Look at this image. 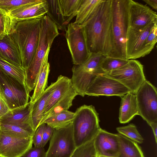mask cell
Instances as JSON below:
<instances>
[{"mask_svg": "<svg viewBox=\"0 0 157 157\" xmlns=\"http://www.w3.org/2000/svg\"><path fill=\"white\" fill-rule=\"evenodd\" d=\"M121 97L119 118L121 123L124 124L139 115V111L135 94L130 92Z\"/></svg>", "mask_w": 157, "mask_h": 157, "instance_id": "cell-19", "label": "cell"}, {"mask_svg": "<svg viewBox=\"0 0 157 157\" xmlns=\"http://www.w3.org/2000/svg\"><path fill=\"white\" fill-rule=\"evenodd\" d=\"M129 29H142L157 21V15L146 5L129 0L128 5Z\"/></svg>", "mask_w": 157, "mask_h": 157, "instance_id": "cell-14", "label": "cell"}, {"mask_svg": "<svg viewBox=\"0 0 157 157\" xmlns=\"http://www.w3.org/2000/svg\"><path fill=\"white\" fill-rule=\"evenodd\" d=\"M100 157H111L108 156H104V155H100Z\"/></svg>", "mask_w": 157, "mask_h": 157, "instance_id": "cell-44", "label": "cell"}, {"mask_svg": "<svg viewBox=\"0 0 157 157\" xmlns=\"http://www.w3.org/2000/svg\"><path fill=\"white\" fill-rule=\"evenodd\" d=\"M96 157H100L99 155L97 153Z\"/></svg>", "mask_w": 157, "mask_h": 157, "instance_id": "cell-45", "label": "cell"}, {"mask_svg": "<svg viewBox=\"0 0 157 157\" xmlns=\"http://www.w3.org/2000/svg\"><path fill=\"white\" fill-rule=\"evenodd\" d=\"M0 84L10 109L25 105L29 103V92L25 84L21 83L0 68Z\"/></svg>", "mask_w": 157, "mask_h": 157, "instance_id": "cell-8", "label": "cell"}, {"mask_svg": "<svg viewBox=\"0 0 157 157\" xmlns=\"http://www.w3.org/2000/svg\"><path fill=\"white\" fill-rule=\"evenodd\" d=\"M55 129L46 124L43 131L41 147H44L52 137Z\"/></svg>", "mask_w": 157, "mask_h": 157, "instance_id": "cell-39", "label": "cell"}, {"mask_svg": "<svg viewBox=\"0 0 157 157\" xmlns=\"http://www.w3.org/2000/svg\"><path fill=\"white\" fill-rule=\"evenodd\" d=\"M98 114L92 105H83L76 109L72 122L76 147L93 140L100 129Z\"/></svg>", "mask_w": 157, "mask_h": 157, "instance_id": "cell-5", "label": "cell"}, {"mask_svg": "<svg viewBox=\"0 0 157 157\" xmlns=\"http://www.w3.org/2000/svg\"><path fill=\"white\" fill-rule=\"evenodd\" d=\"M96 152L100 155L117 157L119 142L117 134L101 128L94 139Z\"/></svg>", "mask_w": 157, "mask_h": 157, "instance_id": "cell-15", "label": "cell"}, {"mask_svg": "<svg viewBox=\"0 0 157 157\" xmlns=\"http://www.w3.org/2000/svg\"><path fill=\"white\" fill-rule=\"evenodd\" d=\"M105 74L121 83L135 94L146 80L143 65L135 59H129L124 65Z\"/></svg>", "mask_w": 157, "mask_h": 157, "instance_id": "cell-7", "label": "cell"}, {"mask_svg": "<svg viewBox=\"0 0 157 157\" xmlns=\"http://www.w3.org/2000/svg\"><path fill=\"white\" fill-rule=\"evenodd\" d=\"M82 0H58V4L63 25H67L76 16Z\"/></svg>", "mask_w": 157, "mask_h": 157, "instance_id": "cell-24", "label": "cell"}, {"mask_svg": "<svg viewBox=\"0 0 157 157\" xmlns=\"http://www.w3.org/2000/svg\"><path fill=\"white\" fill-rule=\"evenodd\" d=\"M149 125L151 128L154 135L155 143H157V121L150 124Z\"/></svg>", "mask_w": 157, "mask_h": 157, "instance_id": "cell-41", "label": "cell"}, {"mask_svg": "<svg viewBox=\"0 0 157 157\" xmlns=\"http://www.w3.org/2000/svg\"><path fill=\"white\" fill-rule=\"evenodd\" d=\"M10 110L7 103L0 96V118Z\"/></svg>", "mask_w": 157, "mask_h": 157, "instance_id": "cell-40", "label": "cell"}, {"mask_svg": "<svg viewBox=\"0 0 157 157\" xmlns=\"http://www.w3.org/2000/svg\"><path fill=\"white\" fill-rule=\"evenodd\" d=\"M143 1L149 5L154 9L156 10L157 9V0H143Z\"/></svg>", "mask_w": 157, "mask_h": 157, "instance_id": "cell-42", "label": "cell"}, {"mask_svg": "<svg viewBox=\"0 0 157 157\" xmlns=\"http://www.w3.org/2000/svg\"><path fill=\"white\" fill-rule=\"evenodd\" d=\"M0 68L21 83L25 84V71L22 67L15 65L0 58Z\"/></svg>", "mask_w": 157, "mask_h": 157, "instance_id": "cell-29", "label": "cell"}, {"mask_svg": "<svg viewBox=\"0 0 157 157\" xmlns=\"http://www.w3.org/2000/svg\"><path fill=\"white\" fill-rule=\"evenodd\" d=\"M102 0H82L74 23L83 25L94 12Z\"/></svg>", "mask_w": 157, "mask_h": 157, "instance_id": "cell-27", "label": "cell"}, {"mask_svg": "<svg viewBox=\"0 0 157 157\" xmlns=\"http://www.w3.org/2000/svg\"><path fill=\"white\" fill-rule=\"evenodd\" d=\"M36 0H0V10L7 14L10 12Z\"/></svg>", "mask_w": 157, "mask_h": 157, "instance_id": "cell-35", "label": "cell"}, {"mask_svg": "<svg viewBox=\"0 0 157 157\" xmlns=\"http://www.w3.org/2000/svg\"><path fill=\"white\" fill-rule=\"evenodd\" d=\"M75 113L67 110L52 116L45 120V123L54 128L58 129L64 127L71 123Z\"/></svg>", "mask_w": 157, "mask_h": 157, "instance_id": "cell-28", "label": "cell"}, {"mask_svg": "<svg viewBox=\"0 0 157 157\" xmlns=\"http://www.w3.org/2000/svg\"><path fill=\"white\" fill-rule=\"evenodd\" d=\"M48 55L45 58L42 65L33 93L29 102H35L43 94L47 87L48 79L50 71V64L48 61Z\"/></svg>", "mask_w": 157, "mask_h": 157, "instance_id": "cell-26", "label": "cell"}, {"mask_svg": "<svg viewBox=\"0 0 157 157\" xmlns=\"http://www.w3.org/2000/svg\"><path fill=\"white\" fill-rule=\"evenodd\" d=\"M106 56L100 53H91L83 63L74 65L71 78L72 86L78 95L84 97L85 92L92 81L97 76L105 73L101 67Z\"/></svg>", "mask_w": 157, "mask_h": 157, "instance_id": "cell-6", "label": "cell"}, {"mask_svg": "<svg viewBox=\"0 0 157 157\" xmlns=\"http://www.w3.org/2000/svg\"><path fill=\"white\" fill-rule=\"evenodd\" d=\"M0 96L6 102V99H5V98L4 95L3 90L2 89V88L0 84Z\"/></svg>", "mask_w": 157, "mask_h": 157, "instance_id": "cell-43", "label": "cell"}, {"mask_svg": "<svg viewBox=\"0 0 157 157\" xmlns=\"http://www.w3.org/2000/svg\"><path fill=\"white\" fill-rule=\"evenodd\" d=\"M76 148L71 123L55 129L45 157H71Z\"/></svg>", "mask_w": 157, "mask_h": 157, "instance_id": "cell-10", "label": "cell"}, {"mask_svg": "<svg viewBox=\"0 0 157 157\" xmlns=\"http://www.w3.org/2000/svg\"><path fill=\"white\" fill-rule=\"evenodd\" d=\"M32 138L15 136L1 131L0 157H21L32 147Z\"/></svg>", "mask_w": 157, "mask_h": 157, "instance_id": "cell-13", "label": "cell"}, {"mask_svg": "<svg viewBox=\"0 0 157 157\" xmlns=\"http://www.w3.org/2000/svg\"><path fill=\"white\" fill-rule=\"evenodd\" d=\"M0 58L22 67L20 54L9 34L0 39Z\"/></svg>", "mask_w": 157, "mask_h": 157, "instance_id": "cell-22", "label": "cell"}, {"mask_svg": "<svg viewBox=\"0 0 157 157\" xmlns=\"http://www.w3.org/2000/svg\"><path fill=\"white\" fill-rule=\"evenodd\" d=\"M42 17L17 21L9 34L19 52L22 66L25 71L29 67L35 53Z\"/></svg>", "mask_w": 157, "mask_h": 157, "instance_id": "cell-2", "label": "cell"}, {"mask_svg": "<svg viewBox=\"0 0 157 157\" xmlns=\"http://www.w3.org/2000/svg\"><path fill=\"white\" fill-rule=\"evenodd\" d=\"M94 139L76 147L71 157H96Z\"/></svg>", "mask_w": 157, "mask_h": 157, "instance_id": "cell-33", "label": "cell"}, {"mask_svg": "<svg viewBox=\"0 0 157 157\" xmlns=\"http://www.w3.org/2000/svg\"><path fill=\"white\" fill-rule=\"evenodd\" d=\"M48 11V4L47 0H36L33 3L14 10L7 14L16 23L20 20L42 17Z\"/></svg>", "mask_w": 157, "mask_h": 157, "instance_id": "cell-16", "label": "cell"}, {"mask_svg": "<svg viewBox=\"0 0 157 157\" xmlns=\"http://www.w3.org/2000/svg\"><path fill=\"white\" fill-rule=\"evenodd\" d=\"M65 37L74 65L81 64L90 55L86 44L83 27L73 23L68 24Z\"/></svg>", "mask_w": 157, "mask_h": 157, "instance_id": "cell-9", "label": "cell"}, {"mask_svg": "<svg viewBox=\"0 0 157 157\" xmlns=\"http://www.w3.org/2000/svg\"><path fill=\"white\" fill-rule=\"evenodd\" d=\"M156 21L139 30H132L129 29L126 44L128 60L138 58L144 42Z\"/></svg>", "mask_w": 157, "mask_h": 157, "instance_id": "cell-17", "label": "cell"}, {"mask_svg": "<svg viewBox=\"0 0 157 157\" xmlns=\"http://www.w3.org/2000/svg\"><path fill=\"white\" fill-rule=\"evenodd\" d=\"M46 152L44 147H32L21 157H45Z\"/></svg>", "mask_w": 157, "mask_h": 157, "instance_id": "cell-38", "label": "cell"}, {"mask_svg": "<svg viewBox=\"0 0 157 157\" xmlns=\"http://www.w3.org/2000/svg\"><path fill=\"white\" fill-rule=\"evenodd\" d=\"M130 92L124 85L104 73L97 76L92 81L86 90L85 95L121 97Z\"/></svg>", "mask_w": 157, "mask_h": 157, "instance_id": "cell-12", "label": "cell"}, {"mask_svg": "<svg viewBox=\"0 0 157 157\" xmlns=\"http://www.w3.org/2000/svg\"><path fill=\"white\" fill-rule=\"evenodd\" d=\"M111 0H102L82 25L89 52L109 57L111 50Z\"/></svg>", "mask_w": 157, "mask_h": 157, "instance_id": "cell-1", "label": "cell"}, {"mask_svg": "<svg viewBox=\"0 0 157 157\" xmlns=\"http://www.w3.org/2000/svg\"><path fill=\"white\" fill-rule=\"evenodd\" d=\"M32 106L33 103L29 102L25 105L10 109L0 118V123L33 129L31 119Z\"/></svg>", "mask_w": 157, "mask_h": 157, "instance_id": "cell-18", "label": "cell"}, {"mask_svg": "<svg viewBox=\"0 0 157 157\" xmlns=\"http://www.w3.org/2000/svg\"><path fill=\"white\" fill-rule=\"evenodd\" d=\"M55 23L48 15L42 17L39 40L34 57L25 71V84L29 93L34 90L45 57L59 34Z\"/></svg>", "mask_w": 157, "mask_h": 157, "instance_id": "cell-3", "label": "cell"}, {"mask_svg": "<svg viewBox=\"0 0 157 157\" xmlns=\"http://www.w3.org/2000/svg\"><path fill=\"white\" fill-rule=\"evenodd\" d=\"M140 115L149 125L157 121L156 88L146 80L136 94Z\"/></svg>", "mask_w": 157, "mask_h": 157, "instance_id": "cell-11", "label": "cell"}, {"mask_svg": "<svg viewBox=\"0 0 157 157\" xmlns=\"http://www.w3.org/2000/svg\"><path fill=\"white\" fill-rule=\"evenodd\" d=\"M128 60L119 58L106 57L103 60L101 65L102 71L105 73L115 70L126 64Z\"/></svg>", "mask_w": 157, "mask_h": 157, "instance_id": "cell-36", "label": "cell"}, {"mask_svg": "<svg viewBox=\"0 0 157 157\" xmlns=\"http://www.w3.org/2000/svg\"><path fill=\"white\" fill-rule=\"evenodd\" d=\"M129 0H111V52L109 57L125 60L129 29Z\"/></svg>", "mask_w": 157, "mask_h": 157, "instance_id": "cell-4", "label": "cell"}, {"mask_svg": "<svg viewBox=\"0 0 157 157\" xmlns=\"http://www.w3.org/2000/svg\"><path fill=\"white\" fill-rule=\"evenodd\" d=\"M117 134L119 145L117 157H144L137 143L121 134Z\"/></svg>", "mask_w": 157, "mask_h": 157, "instance_id": "cell-23", "label": "cell"}, {"mask_svg": "<svg viewBox=\"0 0 157 157\" xmlns=\"http://www.w3.org/2000/svg\"><path fill=\"white\" fill-rule=\"evenodd\" d=\"M55 82L54 90L47 101L43 113L42 118L53 108L72 86L71 79L62 75L59 76Z\"/></svg>", "mask_w": 157, "mask_h": 157, "instance_id": "cell-21", "label": "cell"}, {"mask_svg": "<svg viewBox=\"0 0 157 157\" xmlns=\"http://www.w3.org/2000/svg\"><path fill=\"white\" fill-rule=\"evenodd\" d=\"M45 125L44 123L40 125L34 134L32 141L34 147H41L43 133Z\"/></svg>", "mask_w": 157, "mask_h": 157, "instance_id": "cell-37", "label": "cell"}, {"mask_svg": "<svg viewBox=\"0 0 157 157\" xmlns=\"http://www.w3.org/2000/svg\"><path fill=\"white\" fill-rule=\"evenodd\" d=\"M116 129L119 133L138 144L143 143L144 139L133 124L127 125L117 127Z\"/></svg>", "mask_w": 157, "mask_h": 157, "instance_id": "cell-32", "label": "cell"}, {"mask_svg": "<svg viewBox=\"0 0 157 157\" xmlns=\"http://www.w3.org/2000/svg\"><path fill=\"white\" fill-rule=\"evenodd\" d=\"M157 21L154 23L140 51L138 58L148 54L154 48L157 41Z\"/></svg>", "mask_w": 157, "mask_h": 157, "instance_id": "cell-31", "label": "cell"}, {"mask_svg": "<svg viewBox=\"0 0 157 157\" xmlns=\"http://www.w3.org/2000/svg\"><path fill=\"white\" fill-rule=\"evenodd\" d=\"M1 131L11 136L23 138L33 137L35 132L32 128L0 123Z\"/></svg>", "mask_w": 157, "mask_h": 157, "instance_id": "cell-30", "label": "cell"}, {"mask_svg": "<svg viewBox=\"0 0 157 157\" xmlns=\"http://www.w3.org/2000/svg\"><path fill=\"white\" fill-rule=\"evenodd\" d=\"M1 132V130L0 128V134Z\"/></svg>", "mask_w": 157, "mask_h": 157, "instance_id": "cell-46", "label": "cell"}, {"mask_svg": "<svg viewBox=\"0 0 157 157\" xmlns=\"http://www.w3.org/2000/svg\"><path fill=\"white\" fill-rule=\"evenodd\" d=\"M55 85V82H52L41 96L32 103L31 113V123L35 132L40 125L45 107L54 90Z\"/></svg>", "mask_w": 157, "mask_h": 157, "instance_id": "cell-20", "label": "cell"}, {"mask_svg": "<svg viewBox=\"0 0 157 157\" xmlns=\"http://www.w3.org/2000/svg\"><path fill=\"white\" fill-rule=\"evenodd\" d=\"M77 95H78V93L72 86L53 108L43 117L40 125L48 118L63 111L68 110L72 105L73 100Z\"/></svg>", "mask_w": 157, "mask_h": 157, "instance_id": "cell-25", "label": "cell"}, {"mask_svg": "<svg viewBox=\"0 0 157 157\" xmlns=\"http://www.w3.org/2000/svg\"><path fill=\"white\" fill-rule=\"evenodd\" d=\"M15 23L10 16L0 10V39L10 34Z\"/></svg>", "mask_w": 157, "mask_h": 157, "instance_id": "cell-34", "label": "cell"}]
</instances>
